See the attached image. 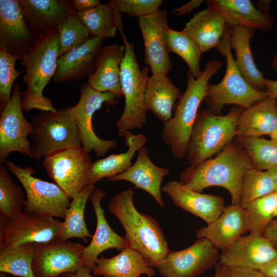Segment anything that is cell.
Masks as SVG:
<instances>
[{
    "label": "cell",
    "mask_w": 277,
    "mask_h": 277,
    "mask_svg": "<svg viewBox=\"0 0 277 277\" xmlns=\"http://www.w3.org/2000/svg\"><path fill=\"white\" fill-rule=\"evenodd\" d=\"M167 48L180 56L186 63L189 71L195 78L202 73L200 58L202 53L196 43L182 30L178 31L168 26L165 31Z\"/></svg>",
    "instance_id": "obj_36"
},
{
    "label": "cell",
    "mask_w": 277,
    "mask_h": 277,
    "mask_svg": "<svg viewBox=\"0 0 277 277\" xmlns=\"http://www.w3.org/2000/svg\"><path fill=\"white\" fill-rule=\"evenodd\" d=\"M259 271L264 277H277V255Z\"/></svg>",
    "instance_id": "obj_48"
},
{
    "label": "cell",
    "mask_w": 277,
    "mask_h": 277,
    "mask_svg": "<svg viewBox=\"0 0 277 277\" xmlns=\"http://www.w3.org/2000/svg\"><path fill=\"white\" fill-rule=\"evenodd\" d=\"M35 243L0 248V271L18 277H35L32 262Z\"/></svg>",
    "instance_id": "obj_35"
},
{
    "label": "cell",
    "mask_w": 277,
    "mask_h": 277,
    "mask_svg": "<svg viewBox=\"0 0 277 277\" xmlns=\"http://www.w3.org/2000/svg\"><path fill=\"white\" fill-rule=\"evenodd\" d=\"M56 28L60 43L58 56L82 46L91 38L76 13L69 15Z\"/></svg>",
    "instance_id": "obj_41"
},
{
    "label": "cell",
    "mask_w": 277,
    "mask_h": 277,
    "mask_svg": "<svg viewBox=\"0 0 277 277\" xmlns=\"http://www.w3.org/2000/svg\"><path fill=\"white\" fill-rule=\"evenodd\" d=\"M182 95L167 75L149 76L145 95L147 111H151L157 118L165 123L172 117L175 102Z\"/></svg>",
    "instance_id": "obj_31"
},
{
    "label": "cell",
    "mask_w": 277,
    "mask_h": 277,
    "mask_svg": "<svg viewBox=\"0 0 277 277\" xmlns=\"http://www.w3.org/2000/svg\"><path fill=\"white\" fill-rule=\"evenodd\" d=\"M105 196V192L95 188L90 196L96 216V226L91 242L84 249L83 257L86 266L92 270L102 252L111 248L121 251L127 247L124 237L114 232L106 220L101 205L102 199Z\"/></svg>",
    "instance_id": "obj_24"
},
{
    "label": "cell",
    "mask_w": 277,
    "mask_h": 277,
    "mask_svg": "<svg viewBox=\"0 0 277 277\" xmlns=\"http://www.w3.org/2000/svg\"><path fill=\"white\" fill-rule=\"evenodd\" d=\"M43 164L49 177L72 199L88 185L93 163L81 147L52 153Z\"/></svg>",
    "instance_id": "obj_10"
},
{
    "label": "cell",
    "mask_w": 277,
    "mask_h": 277,
    "mask_svg": "<svg viewBox=\"0 0 277 277\" xmlns=\"http://www.w3.org/2000/svg\"><path fill=\"white\" fill-rule=\"evenodd\" d=\"M26 23L37 37L76 13L71 0H19Z\"/></svg>",
    "instance_id": "obj_21"
},
{
    "label": "cell",
    "mask_w": 277,
    "mask_h": 277,
    "mask_svg": "<svg viewBox=\"0 0 277 277\" xmlns=\"http://www.w3.org/2000/svg\"><path fill=\"white\" fill-rule=\"evenodd\" d=\"M234 139L250 156L253 168L260 170L277 168V142L261 137Z\"/></svg>",
    "instance_id": "obj_38"
},
{
    "label": "cell",
    "mask_w": 277,
    "mask_h": 277,
    "mask_svg": "<svg viewBox=\"0 0 277 277\" xmlns=\"http://www.w3.org/2000/svg\"><path fill=\"white\" fill-rule=\"evenodd\" d=\"M277 205V192H273L250 203L245 209L247 232L263 234L273 220Z\"/></svg>",
    "instance_id": "obj_40"
},
{
    "label": "cell",
    "mask_w": 277,
    "mask_h": 277,
    "mask_svg": "<svg viewBox=\"0 0 277 277\" xmlns=\"http://www.w3.org/2000/svg\"><path fill=\"white\" fill-rule=\"evenodd\" d=\"M161 191L169 196L175 206L200 217L207 224L217 219L225 207L222 196L193 191L177 181L166 183Z\"/></svg>",
    "instance_id": "obj_20"
},
{
    "label": "cell",
    "mask_w": 277,
    "mask_h": 277,
    "mask_svg": "<svg viewBox=\"0 0 277 277\" xmlns=\"http://www.w3.org/2000/svg\"><path fill=\"white\" fill-rule=\"evenodd\" d=\"M36 38L26 23L19 0H1L0 49L21 61L32 49Z\"/></svg>",
    "instance_id": "obj_17"
},
{
    "label": "cell",
    "mask_w": 277,
    "mask_h": 277,
    "mask_svg": "<svg viewBox=\"0 0 277 277\" xmlns=\"http://www.w3.org/2000/svg\"><path fill=\"white\" fill-rule=\"evenodd\" d=\"M71 1L76 12L94 8L101 4L99 0H72Z\"/></svg>",
    "instance_id": "obj_47"
},
{
    "label": "cell",
    "mask_w": 277,
    "mask_h": 277,
    "mask_svg": "<svg viewBox=\"0 0 277 277\" xmlns=\"http://www.w3.org/2000/svg\"><path fill=\"white\" fill-rule=\"evenodd\" d=\"M255 29L244 26L233 27L230 38L232 49L235 51V62L241 74L253 89L264 91L266 79L258 69L252 56L250 39L254 35Z\"/></svg>",
    "instance_id": "obj_30"
},
{
    "label": "cell",
    "mask_w": 277,
    "mask_h": 277,
    "mask_svg": "<svg viewBox=\"0 0 277 277\" xmlns=\"http://www.w3.org/2000/svg\"><path fill=\"white\" fill-rule=\"evenodd\" d=\"M167 168L155 165L149 159L144 146L138 150L135 163L125 172L113 176L109 181H125L148 193L161 207L164 206L161 194V184L164 177L169 174Z\"/></svg>",
    "instance_id": "obj_23"
},
{
    "label": "cell",
    "mask_w": 277,
    "mask_h": 277,
    "mask_svg": "<svg viewBox=\"0 0 277 277\" xmlns=\"http://www.w3.org/2000/svg\"><path fill=\"white\" fill-rule=\"evenodd\" d=\"M264 91L268 97L277 100V80L266 78Z\"/></svg>",
    "instance_id": "obj_49"
},
{
    "label": "cell",
    "mask_w": 277,
    "mask_h": 277,
    "mask_svg": "<svg viewBox=\"0 0 277 277\" xmlns=\"http://www.w3.org/2000/svg\"><path fill=\"white\" fill-rule=\"evenodd\" d=\"M276 255L277 250L268 239L263 234L250 233L241 236L229 248L221 252L219 262L259 270Z\"/></svg>",
    "instance_id": "obj_18"
},
{
    "label": "cell",
    "mask_w": 277,
    "mask_h": 277,
    "mask_svg": "<svg viewBox=\"0 0 277 277\" xmlns=\"http://www.w3.org/2000/svg\"><path fill=\"white\" fill-rule=\"evenodd\" d=\"M1 277H6V273H1ZM9 277H18L13 275H10Z\"/></svg>",
    "instance_id": "obj_55"
},
{
    "label": "cell",
    "mask_w": 277,
    "mask_h": 277,
    "mask_svg": "<svg viewBox=\"0 0 277 277\" xmlns=\"http://www.w3.org/2000/svg\"><path fill=\"white\" fill-rule=\"evenodd\" d=\"M59 47L55 28L38 36L30 51L22 58L21 64L25 68L22 81L26 86V89L21 92L23 111H57L50 98L44 96L43 90L55 74Z\"/></svg>",
    "instance_id": "obj_3"
},
{
    "label": "cell",
    "mask_w": 277,
    "mask_h": 277,
    "mask_svg": "<svg viewBox=\"0 0 277 277\" xmlns=\"http://www.w3.org/2000/svg\"><path fill=\"white\" fill-rule=\"evenodd\" d=\"M203 0H192L186 3L185 5L174 9L172 10L173 15L181 16L189 14L191 11L199 7L203 3Z\"/></svg>",
    "instance_id": "obj_45"
},
{
    "label": "cell",
    "mask_w": 277,
    "mask_h": 277,
    "mask_svg": "<svg viewBox=\"0 0 277 277\" xmlns=\"http://www.w3.org/2000/svg\"><path fill=\"white\" fill-rule=\"evenodd\" d=\"M274 217H277V205L274 213Z\"/></svg>",
    "instance_id": "obj_56"
},
{
    "label": "cell",
    "mask_w": 277,
    "mask_h": 277,
    "mask_svg": "<svg viewBox=\"0 0 277 277\" xmlns=\"http://www.w3.org/2000/svg\"><path fill=\"white\" fill-rule=\"evenodd\" d=\"M5 163L25 191L24 211L42 216L65 218L70 198L58 185L34 176L33 168L18 166L9 160Z\"/></svg>",
    "instance_id": "obj_9"
},
{
    "label": "cell",
    "mask_w": 277,
    "mask_h": 277,
    "mask_svg": "<svg viewBox=\"0 0 277 277\" xmlns=\"http://www.w3.org/2000/svg\"><path fill=\"white\" fill-rule=\"evenodd\" d=\"M263 235L270 241L277 250V219L270 222Z\"/></svg>",
    "instance_id": "obj_46"
},
{
    "label": "cell",
    "mask_w": 277,
    "mask_h": 277,
    "mask_svg": "<svg viewBox=\"0 0 277 277\" xmlns=\"http://www.w3.org/2000/svg\"><path fill=\"white\" fill-rule=\"evenodd\" d=\"M272 173L274 186H275V192H277V168L272 169L270 170Z\"/></svg>",
    "instance_id": "obj_52"
},
{
    "label": "cell",
    "mask_w": 277,
    "mask_h": 277,
    "mask_svg": "<svg viewBox=\"0 0 277 277\" xmlns=\"http://www.w3.org/2000/svg\"><path fill=\"white\" fill-rule=\"evenodd\" d=\"M245 209L240 205H228L222 214L195 233L198 239L205 238L223 252L247 232Z\"/></svg>",
    "instance_id": "obj_22"
},
{
    "label": "cell",
    "mask_w": 277,
    "mask_h": 277,
    "mask_svg": "<svg viewBox=\"0 0 277 277\" xmlns=\"http://www.w3.org/2000/svg\"><path fill=\"white\" fill-rule=\"evenodd\" d=\"M62 222L23 211L9 219L0 218V248L57 239Z\"/></svg>",
    "instance_id": "obj_14"
},
{
    "label": "cell",
    "mask_w": 277,
    "mask_h": 277,
    "mask_svg": "<svg viewBox=\"0 0 277 277\" xmlns=\"http://www.w3.org/2000/svg\"><path fill=\"white\" fill-rule=\"evenodd\" d=\"M134 194L130 188L118 192L111 198L108 208L124 229L127 246L138 251L149 266L156 268L170 250L156 221L135 208Z\"/></svg>",
    "instance_id": "obj_2"
},
{
    "label": "cell",
    "mask_w": 277,
    "mask_h": 277,
    "mask_svg": "<svg viewBox=\"0 0 277 277\" xmlns=\"http://www.w3.org/2000/svg\"><path fill=\"white\" fill-rule=\"evenodd\" d=\"M276 107H277V100H276Z\"/></svg>",
    "instance_id": "obj_57"
},
{
    "label": "cell",
    "mask_w": 277,
    "mask_h": 277,
    "mask_svg": "<svg viewBox=\"0 0 277 277\" xmlns=\"http://www.w3.org/2000/svg\"><path fill=\"white\" fill-rule=\"evenodd\" d=\"M221 66V62L216 60L208 62L197 78L187 72L186 90L174 106L173 116L164 123L162 133V140L170 147L176 159L186 155L190 134L200 104L206 96L208 82Z\"/></svg>",
    "instance_id": "obj_4"
},
{
    "label": "cell",
    "mask_w": 277,
    "mask_h": 277,
    "mask_svg": "<svg viewBox=\"0 0 277 277\" xmlns=\"http://www.w3.org/2000/svg\"><path fill=\"white\" fill-rule=\"evenodd\" d=\"M272 67L274 69L277 70V53L274 56L273 58Z\"/></svg>",
    "instance_id": "obj_53"
},
{
    "label": "cell",
    "mask_w": 277,
    "mask_h": 277,
    "mask_svg": "<svg viewBox=\"0 0 277 277\" xmlns=\"http://www.w3.org/2000/svg\"><path fill=\"white\" fill-rule=\"evenodd\" d=\"M233 27L226 24L217 51L226 61L225 75L220 83L208 84L204 101L208 109L220 115L225 105H234L243 109L267 97L265 91L251 87L239 72L232 53L230 38Z\"/></svg>",
    "instance_id": "obj_6"
},
{
    "label": "cell",
    "mask_w": 277,
    "mask_h": 277,
    "mask_svg": "<svg viewBox=\"0 0 277 277\" xmlns=\"http://www.w3.org/2000/svg\"><path fill=\"white\" fill-rule=\"evenodd\" d=\"M32 270L35 277H58L74 273L86 266L83 257L85 246L58 239L35 243Z\"/></svg>",
    "instance_id": "obj_13"
},
{
    "label": "cell",
    "mask_w": 277,
    "mask_h": 277,
    "mask_svg": "<svg viewBox=\"0 0 277 277\" xmlns=\"http://www.w3.org/2000/svg\"><path fill=\"white\" fill-rule=\"evenodd\" d=\"M275 191V186L270 170L254 168L243 174L240 184V205L244 209L252 201Z\"/></svg>",
    "instance_id": "obj_37"
},
{
    "label": "cell",
    "mask_w": 277,
    "mask_h": 277,
    "mask_svg": "<svg viewBox=\"0 0 277 277\" xmlns=\"http://www.w3.org/2000/svg\"><path fill=\"white\" fill-rule=\"evenodd\" d=\"M220 255L211 242L200 238L187 248L170 250L156 269L163 277H196L214 266Z\"/></svg>",
    "instance_id": "obj_15"
},
{
    "label": "cell",
    "mask_w": 277,
    "mask_h": 277,
    "mask_svg": "<svg viewBox=\"0 0 277 277\" xmlns=\"http://www.w3.org/2000/svg\"><path fill=\"white\" fill-rule=\"evenodd\" d=\"M26 204L21 187L12 180L8 169L0 165V218L9 219L24 210Z\"/></svg>",
    "instance_id": "obj_39"
},
{
    "label": "cell",
    "mask_w": 277,
    "mask_h": 277,
    "mask_svg": "<svg viewBox=\"0 0 277 277\" xmlns=\"http://www.w3.org/2000/svg\"><path fill=\"white\" fill-rule=\"evenodd\" d=\"M104 40L103 38L91 37L82 46L58 56L53 77L54 83L78 81L93 74Z\"/></svg>",
    "instance_id": "obj_19"
},
{
    "label": "cell",
    "mask_w": 277,
    "mask_h": 277,
    "mask_svg": "<svg viewBox=\"0 0 277 277\" xmlns=\"http://www.w3.org/2000/svg\"><path fill=\"white\" fill-rule=\"evenodd\" d=\"M144 43V62L152 75H167L172 68L165 38L168 12L159 9L137 18Z\"/></svg>",
    "instance_id": "obj_16"
},
{
    "label": "cell",
    "mask_w": 277,
    "mask_h": 277,
    "mask_svg": "<svg viewBox=\"0 0 277 277\" xmlns=\"http://www.w3.org/2000/svg\"><path fill=\"white\" fill-rule=\"evenodd\" d=\"M118 29L125 48V56L120 66V81L125 98V107L115 124L118 134L124 136L126 131L142 128L147 122L145 95L149 69L147 67L140 68L134 43L127 39L123 26Z\"/></svg>",
    "instance_id": "obj_7"
},
{
    "label": "cell",
    "mask_w": 277,
    "mask_h": 277,
    "mask_svg": "<svg viewBox=\"0 0 277 277\" xmlns=\"http://www.w3.org/2000/svg\"><path fill=\"white\" fill-rule=\"evenodd\" d=\"M92 269L87 266H85L74 273H66L63 274L62 277H94L91 274ZM103 277H111L109 276H103Z\"/></svg>",
    "instance_id": "obj_50"
},
{
    "label": "cell",
    "mask_w": 277,
    "mask_h": 277,
    "mask_svg": "<svg viewBox=\"0 0 277 277\" xmlns=\"http://www.w3.org/2000/svg\"><path fill=\"white\" fill-rule=\"evenodd\" d=\"M243 108L234 106L224 115L208 109L198 111L188 145L186 159L195 167L217 155L236 136L237 123Z\"/></svg>",
    "instance_id": "obj_5"
},
{
    "label": "cell",
    "mask_w": 277,
    "mask_h": 277,
    "mask_svg": "<svg viewBox=\"0 0 277 277\" xmlns=\"http://www.w3.org/2000/svg\"><path fill=\"white\" fill-rule=\"evenodd\" d=\"M94 185H87L72 199L64 221L62 222L58 239L68 241L72 238L82 239L85 243L92 238L85 223L84 211L86 203L94 190Z\"/></svg>",
    "instance_id": "obj_33"
},
{
    "label": "cell",
    "mask_w": 277,
    "mask_h": 277,
    "mask_svg": "<svg viewBox=\"0 0 277 277\" xmlns=\"http://www.w3.org/2000/svg\"><path fill=\"white\" fill-rule=\"evenodd\" d=\"M275 99L267 97L243 109L239 117L236 137L270 136L277 129Z\"/></svg>",
    "instance_id": "obj_26"
},
{
    "label": "cell",
    "mask_w": 277,
    "mask_h": 277,
    "mask_svg": "<svg viewBox=\"0 0 277 277\" xmlns=\"http://www.w3.org/2000/svg\"><path fill=\"white\" fill-rule=\"evenodd\" d=\"M226 26L223 17L208 6L195 13L182 31L196 43L203 53L218 46Z\"/></svg>",
    "instance_id": "obj_29"
},
{
    "label": "cell",
    "mask_w": 277,
    "mask_h": 277,
    "mask_svg": "<svg viewBox=\"0 0 277 277\" xmlns=\"http://www.w3.org/2000/svg\"><path fill=\"white\" fill-rule=\"evenodd\" d=\"M252 168L250 156L234 139L215 157L207 159L195 167L185 168L179 181L198 192L211 186L223 187L230 193L231 204L240 205L241 179L243 173Z\"/></svg>",
    "instance_id": "obj_1"
},
{
    "label": "cell",
    "mask_w": 277,
    "mask_h": 277,
    "mask_svg": "<svg viewBox=\"0 0 277 277\" xmlns=\"http://www.w3.org/2000/svg\"><path fill=\"white\" fill-rule=\"evenodd\" d=\"M206 3L232 27L240 25L268 31L273 25L271 15L258 10L250 0H208Z\"/></svg>",
    "instance_id": "obj_27"
},
{
    "label": "cell",
    "mask_w": 277,
    "mask_h": 277,
    "mask_svg": "<svg viewBox=\"0 0 277 277\" xmlns=\"http://www.w3.org/2000/svg\"><path fill=\"white\" fill-rule=\"evenodd\" d=\"M19 60L4 49H0V110H2L9 102L15 80L24 71L15 69L16 62Z\"/></svg>",
    "instance_id": "obj_42"
},
{
    "label": "cell",
    "mask_w": 277,
    "mask_h": 277,
    "mask_svg": "<svg viewBox=\"0 0 277 277\" xmlns=\"http://www.w3.org/2000/svg\"><path fill=\"white\" fill-rule=\"evenodd\" d=\"M119 97L110 92H100L95 91L88 83L81 86L80 99L72 106V112L78 129L82 147L88 153L93 150L97 157L105 155L108 150L116 146L115 140H104L97 136L92 126L94 113L104 103L113 106L118 103Z\"/></svg>",
    "instance_id": "obj_11"
},
{
    "label": "cell",
    "mask_w": 277,
    "mask_h": 277,
    "mask_svg": "<svg viewBox=\"0 0 277 277\" xmlns=\"http://www.w3.org/2000/svg\"><path fill=\"white\" fill-rule=\"evenodd\" d=\"M124 136L125 144L128 147L127 151L111 154L93 162L88 185H94L104 177L109 179L122 173L131 166V160L135 152L144 146L147 138L144 134L134 135L130 131H126Z\"/></svg>",
    "instance_id": "obj_32"
},
{
    "label": "cell",
    "mask_w": 277,
    "mask_h": 277,
    "mask_svg": "<svg viewBox=\"0 0 277 277\" xmlns=\"http://www.w3.org/2000/svg\"><path fill=\"white\" fill-rule=\"evenodd\" d=\"M125 53L123 45L113 44L103 47L96 70L88 77L87 83L92 89L100 92L114 93L119 98L123 96L120 66Z\"/></svg>",
    "instance_id": "obj_25"
},
{
    "label": "cell",
    "mask_w": 277,
    "mask_h": 277,
    "mask_svg": "<svg viewBox=\"0 0 277 277\" xmlns=\"http://www.w3.org/2000/svg\"><path fill=\"white\" fill-rule=\"evenodd\" d=\"M113 7L121 13L136 18L160 9L162 0H111Z\"/></svg>",
    "instance_id": "obj_43"
},
{
    "label": "cell",
    "mask_w": 277,
    "mask_h": 277,
    "mask_svg": "<svg viewBox=\"0 0 277 277\" xmlns=\"http://www.w3.org/2000/svg\"><path fill=\"white\" fill-rule=\"evenodd\" d=\"M270 1H259L256 3L258 9L262 11V10L267 11L270 8Z\"/></svg>",
    "instance_id": "obj_51"
},
{
    "label": "cell",
    "mask_w": 277,
    "mask_h": 277,
    "mask_svg": "<svg viewBox=\"0 0 277 277\" xmlns=\"http://www.w3.org/2000/svg\"><path fill=\"white\" fill-rule=\"evenodd\" d=\"M76 14L88 30L91 37H114L118 27L123 24L122 13L115 9L110 1L105 4L85 10Z\"/></svg>",
    "instance_id": "obj_34"
},
{
    "label": "cell",
    "mask_w": 277,
    "mask_h": 277,
    "mask_svg": "<svg viewBox=\"0 0 277 277\" xmlns=\"http://www.w3.org/2000/svg\"><path fill=\"white\" fill-rule=\"evenodd\" d=\"M213 277H264L259 271L241 267L230 266L217 262Z\"/></svg>",
    "instance_id": "obj_44"
},
{
    "label": "cell",
    "mask_w": 277,
    "mask_h": 277,
    "mask_svg": "<svg viewBox=\"0 0 277 277\" xmlns=\"http://www.w3.org/2000/svg\"><path fill=\"white\" fill-rule=\"evenodd\" d=\"M21 86L13 85L9 102L1 110L0 163L3 165L12 152L33 158L31 143L28 139L33 131L32 123L24 116L21 105Z\"/></svg>",
    "instance_id": "obj_12"
},
{
    "label": "cell",
    "mask_w": 277,
    "mask_h": 277,
    "mask_svg": "<svg viewBox=\"0 0 277 277\" xmlns=\"http://www.w3.org/2000/svg\"><path fill=\"white\" fill-rule=\"evenodd\" d=\"M33 131L30 136L33 159L40 160L55 152L82 147L72 107L57 112L42 111L32 117Z\"/></svg>",
    "instance_id": "obj_8"
},
{
    "label": "cell",
    "mask_w": 277,
    "mask_h": 277,
    "mask_svg": "<svg viewBox=\"0 0 277 277\" xmlns=\"http://www.w3.org/2000/svg\"><path fill=\"white\" fill-rule=\"evenodd\" d=\"M94 276L140 277L142 274L152 277L155 270L147 263L137 251L127 246L115 256L106 258L101 256L92 270Z\"/></svg>",
    "instance_id": "obj_28"
},
{
    "label": "cell",
    "mask_w": 277,
    "mask_h": 277,
    "mask_svg": "<svg viewBox=\"0 0 277 277\" xmlns=\"http://www.w3.org/2000/svg\"><path fill=\"white\" fill-rule=\"evenodd\" d=\"M269 136L271 140L277 142V129Z\"/></svg>",
    "instance_id": "obj_54"
}]
</instances>
